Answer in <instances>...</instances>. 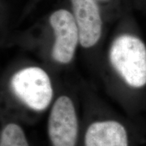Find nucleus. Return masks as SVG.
<instances>
[{"instance_id": "1", "label": "nucleus", "mask_w": 146, "mask_h": 146, "mask_svg": "<svg viewBox=\"0 0 146 146\" xmlns=\"http://www.w3.org/2000/svg\"><path fill=\"white\" fill-rule=\"evenodd\" d=\"M113 68L129 86H146V46L138 36L123 34L113 42L109 52Z\"/></svg>"}, {"instance_id": "2", "label": "nucleus", "mask_w": 146, "mask_h": 146, "mask_svg": "<svg viewBox=\"0 0 146 146\" xmlns=\"http://www.w3.org/2000/svg\"><path fill=\"white\" fill-rule=\"evenodd\" d=\"M11 88L21 102L36 111L46 110L52 101L50 76L38 67L23 68L15 73L11 80Z\"/></svg>"}, {"instance_id": "3", "label": "nucleus", "mask_w": 146, "mask_h": 146, "mask_svg": "<svg viewBox=\"0 0 146 146\" xmlns=\"http://www.w3.org/2000/svg\"><path fill=\"white\" fill-rule=\"evenodd\" d=\"M51 146H76L79 123L72 99L61 96L53 105L47 125Z\"/></svg>"}, {"instance_id": "4", "label": "nucleus", "mask_w": 146, "mask_h": 146, "mask_svg": "<svg viewBox=\"0 0 146 146\" xmlns=\"http://www.w3.org/2000/svg\"><path fill=\"white\" fill-rule=\"evenodd\" d=\"M50 24L55 36L53 58L59 63H70L80 43V33L75 17L69 11L58 9L50 15Z\"/></svg>"}, {"instance_id": "5", "label": "nucleus", "mask_w": 146, "mask_h": 146, "mask_svg": "<svg viewBox=\"0 0 146 146\" xmlns=\"http://www.w3.org/2000/svg\"><path fill=\"white\" fill-rule=\"evenodd\" d=\"M71 3L80 33V44L84 48L94 46L102 31V20L96 0H71Z\"/></svg>"}, {"instance_id": "6", "label": "nucleus", "mask_w": 146, "mask_h": 146, "mask_svg": "<svg viewBox=\"0 0 146 146\" xmlns=\"http://www.w3.org/2000/svg\"><path fill=\"white\" fill-rule=\"evenodd\" d=\"M84 146H129L128 132L116 120L95 121L85 130Z\"/></svg>"}, {"instance_id": "7", "label": "nucleus", "mask_w": 146, "mask_h": 146, "mask_svg": "<svg viewBox=\"0 0 146 146\" xmlns=\"http://www.w3.org/2000/svg\"><path fill=\"white\" fill-rule=\"evenodd\" d=\"M0 146H30V145L21 126L15 123H9L1 130Z\"/></svg>"}]
</instances>
